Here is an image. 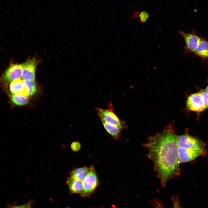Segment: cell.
I'll use <instances>...</instances> for the list:
<instances>
[{
	"label": "cell",
	"mask_w": 208,
	"mask_h": 208,
	"mask_svg": "<svg viewBox=\"0 0 208 208\" xmlns=\"http://www.w3.org/2000/svg\"><path fill=\"white\" fill-rule=\"evenodd\" d=\"M178 137L171 124L162 132L149 136L144 144L163 187L168 180L180 174Z\"/></svg>",
	"instance_id": "6da1fadb"
},
{
	"label": "cell",
	"mask_w": 208,
	"mask_h": 208,
	"mask_svg": "<svg viewBox=\"0 0 208 208\" xmlns=\"http://www.w3.org/2000/svg\"><path fill=\"white\" fill-rule=\"evenodd\" d=\"M177 145L181 163L191 161L198 157L205 155L207 153L202 142L188 134L178 136Z\"/></svg>",
	"instance_id": "7a4b0ae2"
},
{
	"label": "cell",
	"mask_w": 208,
	"mask_h": 208,
	"mask_svg": "<svg viewBox=\"0 0 208 208\" xmlns=\"http://www.w3.org/2000/svg\"><path fill=\"white\" fill-rule=\"evenodd\" d=\"M99 179L94 167L93 166L89 168L88 172L82 181L83 190L82 196H88L96 189L99 183Z\"/></svg>",
	"instance_id": "3957f363"
},
{
	"label": "cell",
	"mask_w": 208,
	"mask_h": 208,
	"mask_svg": "<svg viewBox=\"0 0 208 208\" xmlns=\"http://www.w3.org/2000/svg\"><path fill=\"white\" fill-rule=\"evenodd\" d=\"M96 110L101 121L122 128V122L114 112L111 105L107 109L96 108Z\"/></svg>",
	"instance_id": "277c9868"
},
{
	"label": "cell",
	"mask_w": 208,
	"mask_h": 208,
	"mask_svg": "<svg viewBox=\"0 0 208 208\" xmlns=\"http://www.w3.org/2000/svg\"><path fill=\"white\" fill-rule=\"evenodd\" d=\"M24 63L20 64H14L10 65L4 72L2 80L6 85L16 80L20 79L22 77Z\"/></svg>",
	"instance_id": "5b68a950"
},
{
	"label": "cell",
	"mask_w": 208,
	"mask_h": 208,
	"mask_svg": "<svg viewBox=\"0 0 208 208\" xmlns=\"http://www.w3.org/2000/svg\"><path fill=\"white\" fill-rule=\"evenodd\" d=\"M179 33L185 41V49L189 53H194L203 38L200 37L194 33H189L183 31H180Z\"/></svg>",
	"instance_id": "8992f818"
},
{
	"label": "cell",
	"mask_w": 208,
	"mask_h": 208,
	"mask_svg": "<svg viewBox=\"0 0 208 208\" xmlns=\"http://www.w3.org/2000/svg\"><path fill=\"white\" fill-rule=\"evenodd\" d=\"M38 62V60L34 58L24 63L22 77L24 80H35V70Z\"/></svg>",
	"instance_id": "52a82bcc"
},
{
	"label": "cell",
	"mask_w": 208,
	"mask_h": 208,
	"mask_svg": "<svg viewBox=\"0 0 208 208\" xmlns=\"http://www.w3.org/2000/svg\"><path fill=\"white\" fill-rule=\"evenodd\" d=\"M186 105L187 109L191 111L200 112L206 109L198 92L192 94L188 97Z\"/></svg>",
	"instance_id": "ba28073f"
},
{
	"label": "cell",
	"mask_w": 208,
	"mask_h": 208,
	"mask_svg": "<svg viewBox=\"0 0 208 208\" xmlns=\"http://www.w3.org/2000/svg\"><path fill=\"white\" fill-rule=\"evenodd\" d=\"M10 90L12 94H20L28 96V93L24 80L20 79L10 83Z\"/></svg>",
	"instance_id": "9c48e42d"
},
{
	"label": "cell",
	"mask_w": 208,
	"mask_h": 208,
	"mask_svg": "<svg viewBox=\"0 0 208 208\" xmlns=\"http://www.w3.org/2000/svg\"><path fill=\"white\" fill-rule=\"evenodd\" d=\"M194 53L202 59L208 60V41L203 38Z\"/></svg>",
	"instance_id": "30bf717a"
},
{
	"label": "cell",
	"mask_w": 208,
	"mask_h": 208,
	"mask_svg": "<svg viewBox=\"0 0 208 208\" xmlns=\"http://www.w3.org/2000/svg\"><path fill=\"white\" fill-rule=\"evenodd\" d=\"M89 169V168L86 166L75 168L70 171V177L82 182L87 174Z\"/></svg>",
	"instance_id": "8fae6325"
},
{
	"label": "cell",
	"mask_w": 208,
	"mask_h": 208,
	"mask_svg": "<svg viewBox=\"0 0 208 208\" xmlns=\"http://www.w3.org/2000/svg\"><path fill=\"white\" fill-rule=\"evenodd\" d=\"M67 183L70 191L73 193H81L83 190L81 181L70 177L67 179Z\"/></svg>",
	"instance_id": "7c38bea8"
},
{
	"label": "cell",
	"mask_w": 208,
	"mask_h": 208,
	"mask_svg": "<svg viewBox=\"0 0 208 208\" xmlns=\"http://www.w3.org/2000/svg\"><path fill=\"white\" fill-rule=\"evenodd\" d=\"M106 131L114 138L118 139L120 137L121 129L118 127L109 124L104 121H101Z\"/></svg>",
	"instance_id": "4fadbf2b"
},
{
	"label": "cell",
	"mask_w": 208,
	"mask_h": 208,
	"mask_svg": "<svg viewBox=\"0 0 208 208\" xmlns=\"http://www.w3.org/2000/svg\"><path fill=\"white\" fill-rule=\"evenodd\" d=\"M11 100L13 103L18 105H25L28 101L27 96L20 94H12Z\"/></svg>",
	"instance_id": "5bb4252c"
},
{
	"label": "cell",
	"mask_w": 208,
	"mask_h": 208,
	"mask_svg": "<svg viewBox=\"0 0 208 208\" xmlns=\"http://www.w3.org/2000/svg\"><path fill=\"white\" fill-rule=\"evenodd\" d=\"M28 93V96L34 95L36 91V86L34 81L24 80Z\"/></svg>",
	"instance_id": "9a60e30c"
},
{
	"label": "cell",
	"mask_w": 208,
	"mask_h": 208,
	"mask_svg": "<svg viewBox=\"0 0 208 208\" xmlns=\"http://www.w3.org/2000/svg\"><path fill=\"white\" fill-rule=\"evenodd\" d=\"M198 93L205 109L208 108V94L205 90H201Z\"/></svg>",
	"instance_id": "2e32d148"
},
{
	"label": "cell",
	"mask_w": 208,
	"mask_h": 208,
	"mask_svg": "<svg viewBox=\"0 0 208 208\" xmlns=\"http://www.w3.org/2000/svg\"><path fill=\"white\" fill-rule=\"evenodd\" d=\"M140 21L142 23L145 22L148 20L149 17V14L146 12L143 11L140 12L138 15Z\"/></svg>",
	"instance_id": "e0dca14e"
},
{
	"label": "cell",
	"mask_w": 208,
	"mask_h": 208,
	"mask_svg": "<svg viewBox=\"0 0 208 208\" xmlns=\"http://www.w3.org/2000/svg\"><path fill=\"white\" fill-rule=\"evenodd\" d=\"M81 144L77 141H74L70 145L71 149L74 152L79 151L81 149Z\"/></svg>",
	"instance_id": "ac0fdd59"
},
{
	"label": "cell",
	"mask_w": 208,
	"mask_h": 208,
	"mask_svg": "<svg viewBox=\"0 0 208 208\" xmlns=\"http://www.w3.org/2000/svg\"><path fill=\"white\" fill-rule=\"evenodd\" d=\"M172 200L173 202L172 208H182L180 205L179 199L177 197H173Z\"/></svg>",
	"instance_id": "d6986e66"
},
{
	"label": "cell",
	"mask_w": 208,
	"mask_h": 208,
	"mask_svg": "<svg viewBox=\"0 0 208 208\" xmlns=\"http://www.w3.org/2000/svg\"><path fill=\"white\" fill-rule=\"evenodd\" d=\"M11 208H31L29 204H27L14 207Z\"/></svg>",
	"instance_id": "ffe728a7"
},
{
	"label": "cell",
	"mask_w": 208,
	"mask_h": 208,
	"mask_svg": "<svg viewBox=\"0 0 208 208\" xmlns=\"http://www.w3.org/2000/svg\"><path fill=\"white\" fill-rule=\"evenodd\" d=\"M205 92L208 94V85L205 88Z\"/></svg>",
	"instance_id": "44dd1931"
},
{
	"label": "cell",
	"mask_w": 208,
	"mask_h": 208,
	"mask_svg": "<svg viewBox=\"0 0 208 208\" xmlns=\"http://www.w3.org/2000/svg\"><path fill=\"white\" fill-rule=\"evenodd\" d=\"M154 208H161V207H160L159 206H157V207H155Z\"/></svg>",
	"instance_id": "7402d4cb"
}]
</instances>
